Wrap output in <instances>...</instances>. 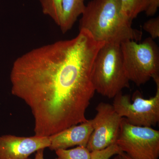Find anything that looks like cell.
<instances>
[{"label":"cell","mask_w":159,"mask_h":159,"mask_svg":"<svg viewBox=\"0 0 159 159\" xmlns=\"http://www.w3.org/2000/svg\"><path fill=\"white\" fill-rule=\"evenodd\" d=\"M157 86L154 97L145 99L136 91L133 95L123 94L122 92L114 98L113 106L117 113L127 119L132 125L152 127L159 121V76L153 78Z\"/></svg>","instance_id":"obj_5"},{"label":"cell","mask_w":159,"mask_h":159,"mask_svg":"<svg viewBox=\"0 0 159 159\" xmlns=\"http://www.w3.org/2000/svg\"><path fill=\"white\" fill-rule=\"evenodd\" d=\"M143 29L150 34L152 39L159 37V17L154 18L148 20L144 23Z\"/></svg>","instance_id":"obj_15"},{"label":"cell","mask_w":159,"mask_h":159,"mask_svg":"<svg viewBox=\"0 0 159 159\" xmlns=\"http://www.w3.org/2000/svg\"><path fill=\"white\" fill-rule=\"evenodd\" d=\"M123 152L119 146L113 145L101 150L91 152V159H110L112 157Z\"/></svg>","instance_id":"obj_14"},{"label":"cell","mask_w":159,"mask_h":159,"mask_svg":"<svg viewBox=\"0 0 159 159\" xmlns=\"http://www.w3.org/2000/svg\"><path fill=\"white\" fill-rule=\"evenodd\" d=\"M95 91L103 97L114 98L129 88L125 74L121 44L105 43L95 58L93 74Z\"/></svg>","instance_id":"obj_3"},{"label":"cell","mask_w":159,"mask_h":159,"mask_svg":"<svg viewBox=\"0 0 159 159\" xmlns=\"http://www.w3.org/2000/svg\"><path fill=\"white\" fill-rule=\"evenodd\" d=\"M123 14L132 22L142 11H145L148 0H120Z\"/></svg>","instance_id":"obj_11"},{"label":"cell","mask_w":159,"mask_h":159,"mask_svg":"<svg viewBox=\"0 0 159 159\" xmlns=\"http://www.w3.org/2000/svg\"><path fill=\"white\" fill-rule=\"evenodd\" d=\"M50 137L0 136V159H28L38 150L49 148Z\"/></svg>","instance_id":"obj_8"},{"label":"cell","mask_w":159,"mask_h":159,"mask_svg":"<svg viewBox=\"0 0 159 159\" xmlns=\"http://www.w3.org/2000/svg\"><path fill=\"white\" fill-rule=\"evenodd\" d=\"M116 144L132 159H158L159 131L132 125L122 118Z\"/></svg>","instance_id":"obj_6"},{"label":"cell","mask_w":159,"mask_h":159,"mask_svg":"<svg viewBox=\"0 0 159 159\" xmlns=\"http://www.w3.org/2000/svg\"><path fill=\"white\" fill-rule=\"evenodd\" d=\"M57 159H91V152L86 146L55 151Z\"/></svg>","instance_id":"obj_13"},{"label":"cell","mask_w":159,"mask_h":159,"mask_svg":"<svg viewBox=\"0 0 159 159\" xmlns=\"http://www.w3.org/2000/svg\"><path fill=\"white\" fill-rule=\"evenodd\" d=\"M113 159H132L129 157L125 152H122L121 153L115 155Z\"/></svg>","instance_id":"obj_18"},{"label":"cell","mask_w":159,"mask_h":159,"mask_svg":"<svg viewBox=\"0 0 159 159\" xmlns=\"http://www.w3.org/2000/svg\"><path fill=\"white\" fill-rule=\"evenodd\" d=\"M44 149H41L35 152V156L34 159L28 158V159H44Z\"/></svg>","instance_id":"obj_17"},{"label":"cell","mask_w":159,"mask_h":159,"mask_svg":"<svg viewBox=\"0 0 159 159\" xmlns=\"http://www.w3.org/2000/svg\"><path fill=\"white\" fill-rule=\"evenodd\" d=\"M159 7V0H148L144 11L147 16H153L157 11Z\"/></svg>","instance_id":"obj_16"},{"label":"cell","mask_w":159,"mask_h":159,"mask_svg":"<svg viewBox=\"0 0 159 159\" xmlns=\"http://www.w3.org/2000/svg\"><path fill=\"white\" fill-rule=\"evenodd\" d=\"M123 64L129 81L137 86L159 76L158 47L151 38L143 42L127 40L121 43Z\"/></svg>","instance_id":"obj_4"},{"label":"cell","mask_w":159,"mask_h":159,"mask_svg":"<svg viewBox=\"0 0 159 159\" xmlns=\"http://www.w3.org/2000/svg\"><path fill=\"white\" fill-rule=\"evenodd\" d=\"M43 13L51 18L59 26L63 0H39Z\"/></svg>","instance_id":"obj_12"},{"label":"cell","mask_w":159,"mask_h":159,"mask_svg":"<svg viewBox=\"0 0 159 159\" xmlns=\"http://www.w3.org/2000/svg\"><path fill=\"white\" fill-rule=\"evenodd\" d=\"M85 0H63L59 27L65 33L72 29L77 18L85 9Z\"/></svg>","instance_id":"obj_10"},{"label":"cell","mask_w":159,"mask_h":159,"mask_svg":"<svg viewBox=\"0 0 159 159\" xmlns=\"http://www.w3.org/2000/svg\"><path fill=\"white\" fill-rule=\"evenodd\" d=\"M104 44L81 29L74 38L32 49L15 60L11 93L31 109L34 136H51L87 121L96 92L94 61Z\"/></svg>","instance_id":"obj_1"},{"label":"cell","mask_w":159,"mask_h":159,"mask_svg":"<svg viewBox=\"0 0 159 159\" xmlns=\"http://www.w3.org/2000/svg\"><path fill=\"white\" fill-rule=\"evenodd\" d=\"M96 110L97 114L93 119V130L86 146L91 152L116 144L122 118L112 105L106 102H100Z\"/></svg>","instance_id":"obj_7"},{"label":"cell","mask_w":159,"mask_h":159,"mask_svg":"<svg viewBox=\"0 0 159 159\" xmlns=\"http://www.w3.org/2000/svg\"><path fill=\"white\" fill-rule=\"evenodd\" d=\"M79 29L86 30L95 40L104 43L139 41L142 35L123 14L120 0H92L81 15Z\"/></svg>","instance_id":"obj_2"},{"label":"cell","mask_w":159,"mask_h":159,"mask_svg":"<svg viewBox=\"0 0 159 159\" xmlns=\"http://www.w3.org/2000/svg\"><path fill=\"white\" fill-rule=\"evenodd\" d=\"M93 130V119L74 125L50 136V150L68 149L75 146L86 147Z\"/></svg>","instance_id":"obj_9"}]
</instances>
